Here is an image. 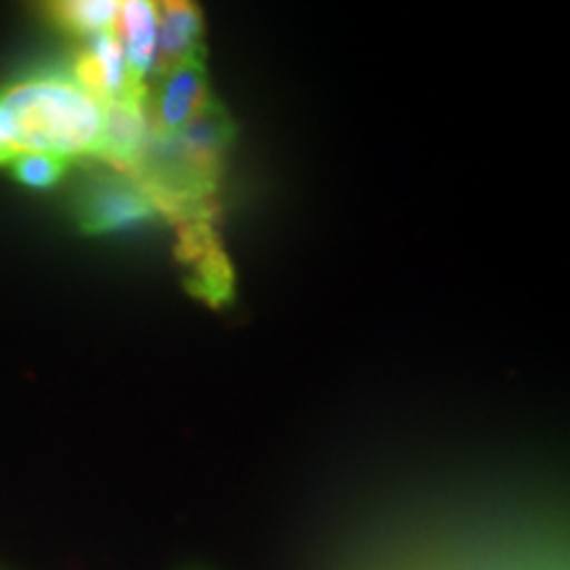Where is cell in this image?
Listing matches in <instances>:
<instances>
[{"label":"cell","instance_id":"obj_5","mask_svg":"<svg viewBox=\"0 0 570 570\" xmlns=\"http://www.w3.org/2000/svg\"><path fill=\"white\" fill-rule=\"evenodd\" d=\"M154 130L148 119V90L104 104V127L96 156L130 177L151 146Z\"/></svg>","mask_w":570,"mask_h":570},{"label":"cell","instance_id":"obj_8","mask_svg":"<svg viewBox=\"0 0 570 570\" xmlns=\"http://www.w3.org/2000/svg\"><path fill=\"white\" fill-rule=\"evenodd\" d=\"M114 30L127 69L135 80L146 85V77L156 67V0H119Z\"/></svg>","mask_w":570,"mask_h":570},{"label":"cell","instance_id":"obj_7","mask_svg":"<svg viewBox=\"0 0 570 570\" xmlns=\"http://www.w3.org/2000/svg\"><path fill=\"white\" fill-rule=\"evenodd\" d=\"M159 69L204 56V17L196 0H156Z\"/></svg>","mask_w":570,"mask_h":570},{"label":"cell","instance_id":"obj_3","mask_svg":"<svg viewBox=\"0 0 570 570\" xmlns=\"http://www.w3.org/2000/svg\"><path fill=\"white\" fill-rule=\"evenodd\" d=\"M214 101L204 56L159 69L154 98H148V119L154 135H175L194 122Z\"/></svg>","mask_w":570,"mask_h":570},{"label":"cell","instance_id":"obj_2","mask_svg":"<svg viewBox=\"0 0 570 570\" xmlns=\"http://www.w3.org/2000/svg\"><path fill=\"white\" fill-rule=\"evenodd\" d=\"M156 214L151 196L127 175L92 180L77 202V223L90 235L130 230L151 223Z\"/></svg>","mask_w":570,"mask_h":570},{"label":"cell","instance_id":"obj_4","mask_svg":"<svg viewBox=\"0 0 570 570\" xmlns=\"http://www.w3.org/2000/svg\"><path fill=\"white\" fill-rule=\"evenodd\" d=\"M212 219L214 214H206V217L185 219L177 225L180 227L177 256L188 267V288L206 304L225 306L233 298L235 275L230 259L219 246Z\"/></svg>","mask_w":570,"mask_h":570},{"label":"cell","instance_id":"obj_11","mask_svg":"<svg viewBox=\"0 0 570 570\" xmlns=\"http://www.w3.org/2000/svg\"><path fill=\"white\" fill-rule=\"evenodd\" d=\"M19 146V138H17V130H13L11 125V117L6 114L3 106H0V164H11L17 156H21Z\"/></svg>","mask_w":570,"mask_h":570},{"label":"cell","instance_id":"obj_1","mask_svg":"<svg viewBox=\"0 0 570 570\" xmlns=\"http://www.w3.org/2000/svg\"><path fill=\"white\" fill-rule=\"evenodd\" d=\"M0 106L11 117L24 154L61 159L96 156L104 127V106L71 77L38 75L0 90Z\"/></svg>","mask_w":570,"mask_h":570},{"label":"cell","instance_id":"obj_6","mask_svg":"<svg viewBox=\"0 0 570 570\" xmlns=\"http://www.w3.org/2000/svg\"><path fill=\"white\" fill-rule=\"evenodd\" d=\"M71 75H75L71 80L80 85L85 92H90L101 106L146 90V85L135 80L130 69H127L122 46H119L114 32L88 38L82 51L75 56Z\"/></svg>","mask_w":570,"mask_h":570},{"label":"cell","instance_id":"obj_9","mask_svg":"<svg viewBox=\"0 0 570 570\" xmlns=\"http://www.w3.org/2000/svg\"><path fill=\"white\" fill-rule=\"evenodd\" d=\"M48 19L77 38H92L114 30L119 0H42Z\"/></svg>","mask_w":570,"mask_h":570},{"label":"cell","instance_id":"obj_10","mask_svg":"<svg viewBox=\"0 0 570 570\" xmlns=\"http://www.w3.org/2000/svg\"><path fill=\"white\" fill-rule=\"evenodd\" d=\"M69 161L51 154H21L11 161V173L17 183L32 190H48L67 175Z\"/></svg>","mask_w":570,"mask_h":570}]
</instances>
